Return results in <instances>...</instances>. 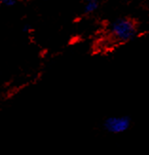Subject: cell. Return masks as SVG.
Instances as JSON below:
<instances>
[{
    "label": "cell",
    "instance_id": "obj_1",
    "mask_svg": "<svg viewBox=\"0 0 149 155\" xmlns=\"http://www.w3.org/2000/svg\"><path fill=\"white\" fill-rule=\"evenodd\" d=\"M131 118L127 115L110 116L107 117L103 124L105 130L112 134H120L128 130L131 127Z\"/></svg>",
    "mask_w": 149,
    "mask_h": 155
},
{
    "label": "cell",
    "instance_id": "obj_2",
    "mask_svg": "<svg viewBox=\"0 0 149 155\" xmlns=\"http://www.w3.org/2000/svg\"><path fill=\"white\" fill-rule=\"evenodd\" d=\"M112 32L114 36L120 41H128L134 37L136 28L133 22L127 19H121L115 22L112 26Z\"/></svg>",
    "mask_w": 149,
    "mask_h": 155
},
{
    "label": "cell",
    "instance_id": "obj_3",
    "mask_svg": "<svg viewBox=\"0 0 149 155\" xmlns=\"http://www.w3.org/2000/svg\"><path fill=\"white\" fill-rule=\"evenodd\" d=\"M97 9V2L94 1H88L87 6H85V11L88 12H92Z\"/></svg>",
    "mask_w": 149,
    "mask_h": 155
},
{
    "label": "cell",
    "instance_id": "obj_4",
    "mask_svg": "<svg viewBox=\"0 0 149 155\" xmlns=\"http://www.w3.org/2000/svg\"><path fill=\"white\" fill-rule=\"evenodd\" d=\"M2 2H3L5 5L12 6V5H13V4H15V2H16V0H2Z\"/></svg>",
    "mask_w": 149,
    "mask_h": 155
},
{
    "label": "cell",
    "instance_id": "obj_5",
    "mask_svg": "<svg viewBox=\"0 0 149 155\" xmlns=\"http://www.w3.org/2000/svg\"><path fill=\"white\" fill-rule=\"evenodd\" d=\"M88 1H94V2H97L98 0H88Z\"/></svg>",
    "mask_w": 149,
    "mask_h": 155
}]
</instances>
